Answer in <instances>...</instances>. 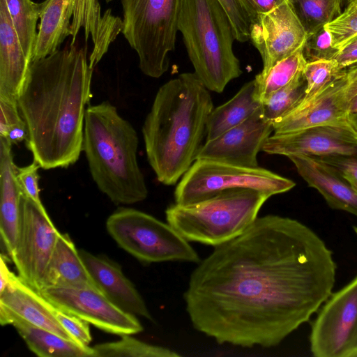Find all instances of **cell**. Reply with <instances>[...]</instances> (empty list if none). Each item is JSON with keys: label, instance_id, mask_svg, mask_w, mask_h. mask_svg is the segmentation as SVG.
<instances>
[{"label": "cell", "instance_id": "obj_41", "mask_svg": "<svg viewBox=\"0 0 357 357\" xmlns=\"http://www.w3.org/2000/svg\"><path fill=\"white\" fill-rule=\"evenodd\" d=\"M340 67L344 69L357 63V35L350 39L334 57Z\"/></svg>", "mask_w": 357, "mask_h": 357}, {"label": "cell", "instance_id": "obj_30", "mask_svg": "<svg viewBox=\"0 0 357 357\" xmlns=\"http://www.w3.org/2000/svg\"><path fill=\"white\" fill-rule=\"evenodd\" d=\"M307 35L337 16L336 0H287Z\"/></svg>", "mask_w": 357, "mask_h": 357}, {"label": "cell", "instance_id": "obj_32", "mask_svg": "<svg viewBox=\"0 0 357 357\" xmlns=\"http://www.w3.org/2000/svg\"><path fill=\"white\" fill-rule=\"evenodd\" d=\"M332 38V45L340 50L357 35V8L354 2L349 3L342 12L325 25Z\"/></svg>", "mask_w": 357, "mask_h": 357}, {"label": "cell", "instance_id": "obj_43", "mask_svg": "<svg viewBox=\"0 0 357 357\" xmlns=\"http://www.w3.org/2000/svg\"><path fill=\"white\" fill-rule=\"evenodd\" d=\"M13 272H11L8 266L7 257L1 255L0 262V291H3L8 285Z\"/></svg>", "mask_w": 357, "mask_h": 357}, {"label": "cell", "instance_id": "obj_33", "mask_svg": "<svg viewBox=\"0 0 357 357\" xmlns=\"http://www.w3.org/2000/svg\"><path fill=\"white\" fill-rule=\"evenodd\" d=\"M339 52L332 45L331 33L325 26L307 35L303 54L307 62L321 59H333Z\"/></svg>", "mask_w": 357, "mask_h": 357}, {"label": "cell", "instance_id": "obj_27", "mask_svg": "<svg viewBox=\"0 0 357 357\" xmlns=\"http://www.w3.org/2000/svg\"><path fill=\"white\" fill-rule=\"evenodd\" d=\"M9 14L23 51L31 62L38 32L36 24L43 2L31 0H5Z\"/></svg>", "mask_w": 357, "mask_h": 357}, {"label": "cell", "instance_id": "obj_23", "mask_svg": "<svg viewBox=\"0 0 357 357\" xmlns=\"http://www.w3.org/2000/svg\"><path fill=\"white\" fill-rule=\"evenodd\" d=\"M0 323L10 324L31 351L40 357H94L93 347L81 345L46 329L34 326L0 307Z\"/></svg>", "mask_w": 357, "mask_h": 357}, {"label": "cell", "instance_id": "obj_14", "mask_svg": "<svg viewBox=\"0 0 357 357\" xmlns=\"http://www.w3.org/2000/svg\"><path fill=\"white\" fill-rule=\"evenodd\" d=\"M273 130V123L264 118L260 108L238 126L205 141L197 159L258 167L257 154Z\"/></svg>", "mask_w": 357, "mask_h": 357}, {"label": "cell", "instance_id": "obj_37", "mask_svg": "<svg viewBox=\"0 0 357 357\" xmlns=\"http://www.w3.org/2000/svg\"><path fill=\"white\" fill-rule=\"evenodd\" d=\"M317 158L335 167L351 184L357 183V153L332 155Z\"/></svg>", "mask_w": 357, "mask_h": 357}, {"label": "cell", "instance_id": "obj_29", "mask_svg": "<svg viewBox=\"0 0 357 357\" xmlns=\"http://www.w3.org/2000/svg\"><path fill=\"white\" fill-rule=\"evenodd\" d=\"M305 91L306 81L303 73L261 102L262 116L272 123L284 117L301 105Z\"/></svg>", "mask_w": 357, "mask_h": 357}, {"label": "cell", "instance_id": "obj_25", "mask_svg": "<svg viewBox=\"0 0 357 357\" xmlns=\"http://www.w3.org/2000/svg\"><path fill=\"white\" fill-rule=\"evenodd\" d=\"M261 107L254 79L245 83L227 102L213 109L207 121L205 141L213 139L241 123Z\"/></svg>", "mask_w": 357, "mask_h": 357}, {"label": "cell", "instance_id": "obj_42", "mask_svg": "<svg viewBox=\"0 0 357 357\" xmlns=\"http://www.w3.org/2000/svg\"><path fill=\"white\" fill-rule=\"evenodd\" d=\"M27 137V128L25 122L23 121L10 128L6 137L3 138L7 139L13 145L19 144L22 141H26Z\"/></svg>", "mask_w": 357, "mask_h": 357}, {"label": "cell", "instance_id": "obj_11", "mask_svg": "<svg viewBox=\"0 0 357 357\" xmlns=\"http://www.w3.org/2000/svg\"><path fill=\"white\" fill-rule=\"evenodd\" d=\"M60 234L44 206L22 195L18 234L10 258L18 275L38 291Z\"/></svg>", "mask_w": 357, "mask_h": 357}, {"label": "cell", "instance_id": "obj_3", "mask_svg": "<svg viewBox=\"0 0 357 357\" xmlns=\"http://www.w3.org/2000/svg\"><path fill=\"white\" fill-rule=\"evenodd\" d=\"M194 73H185L158 89L143 126L147 160L159 182L175 185L204 145L213 104Z\"/></svg>", "mask_w": 357, "mask_h": 357}, {"label": "cell", "instance_id": "obj_4", "mask_svg": "<svg viewBox=\"0 0 357 357\" xmlns=\"http://www.w3.org/2000/svg\"><path fill=\"white\" fill-rule=\"evenodd\" d=\"M138 144L132 125L109 101L87 107L82 151L93 181L116 205L135 204L148 196L137 162Z\"/></svg>", "mask_w": 357, "mask_h": 357}, {"label": "cell", "instance_id": "obj_35", "mask_svg": "<svg viewBox=\"0 0 357 357\" xmlns=\"http://www.w3.org/2000/svg\"><path fill=\"white\" fill-rule=\"evenodd\" d=\"M55 315L62 326L77 343L89 347L91 342L90 324L56 306H55Z\"/></svg>", "mask_w": 357, "mask_h": 357}, {"label": "cell", "instance_id": "obj_12", "mask_svg": "<svg viewBox=\"0 0 357 357\" xmlns=\"http://www.w3.org/2000/svg\"><path fill=\"white\" fill-rule=\"evenodd\" d=\"M40 293L57 307L105 332L122 336L143 331L137 316L119 308L96 288L54 287Z\"/></svg>", "mask_w": 357, "mask_h": 357}, {"label": "cell", "instance_id": "obj_39", "mask_svg": "<svg viewBox=\"0 0 357 357\" xmlns=\"http://www.w3.org/2000/svg\"><path fill=\"white\" fill-rule=\"evenodd\" d=\"M346 98L349 115L357 113V63L345 68Z\"/></svg>", "mask_w": 357, "mask_h": 357}, {"label": "cell", "instance_id": "obj_2", "mask_svg": "<svg viewBox=\"0 0 357 357\" xmlns=\"http://www.w3.org/2000/svg\"><path fill=\"white\" fill-rule=\"evenodd\" d=\"M93 70L86 45L70 44L31 62L17 106L26 146L41 168H67L79 159Z\"/></svg>", "mask_w": 357, "mask_h": 357}, {"label": "cell", "instance_id": "obj_19", "mask_svg": "<svg viewBox=\"0 0 357 357\" xmlns=\"http://www.w3.org/2000/svg\"><path fill=\"white\" fill-rule=\"evenodd\" d=\"M309 186L317 190L333 208L357 216V190L333 166L315 156H288Z\"/></svg>", "mask_w": 357, "mask_h": 357}, {"label": "cell", "instance_id": "obj_46", "mask_svg": "<svg viewBox=\"0 0 357 357\" xmlns=\"http://www.w3.org/2000/svg\"><path fill=\"white\" fill-rule=\"evenodd\" d=\"M357 190V183L351 184Z\"/></svg>", "mask_w": 357, "mask_h": 357}, {"label": "cell", "instance_id": "obj_44", "mask_svg": "<svg viewBox=\"0 0 357 357\" xmlns=\"http://www.w3.org/2000/svg\"><path fill=\"white\" fill-rule=\"evenodd\" d=\"M349 122L351 128L357 133V113L349 115Z\"/></svg>", "mask_w": 357, "mask_h": 357}, {"label": "cell", "instance_id": "obj_38", "mask_svg": "<svg viewBox=\"0 0 357 357\" xmlns=\"http://www.w3.org/2000/svg\"><path fill=\"white\" fill-rule=\"evenodd\" d=\"M0 137H5L10 128L22 122L17 101L0 98Z\"/></svg>", "mask_w": 357, "mask_h": 357}, {"label": "cell", "instance_id": "obj_7", "mask_svg": "<svg viewBox=\"0 0 357 357\" xmlns=\"http://www.w3.org/2000/svg\"><path fill=\"white\" fill-rule=\"evenodd\" d=\"M122 31L146 76L159 78L175 49L183 0H121Z\"/></svg>", "mask_w": 357, "mask_h": 357}, {"label": "cell", "instance_id": "obj_1", "mask_svg": "<svg viewBox=\"0 0 357 357\" xmlns=\"http://www.w3.org/2000/svg\"><path fill=\"white\" fill-rule=\"evenodd\" d=\"M335 273L331 251L307 226L257 217L198 263L183 294L185 309L194 328L218 344L270 348L319 310Z\"/></svg>", "mask_w": 357, "mask_h": 357}, {"label": "cell", "instance_id": "obj_26", "mask_svg": "<svg viewBox=\"0 0 357 357\" xmlns=\"http://www.w3.org/2000/svg\"><path fill=\"white\" fill-rule=\"evenodd\" d=\"M303 47L277 63L267 73H259L255 76L257 95L261 102L303 73L307 63Z\"/></svg>", "mask_w": 357, "mask_h": 357}, {"label": "cell", "instance_id": "obj_10", "mask_svg": "<svg viewBox=\"0 0 357 357\" xmlns=\"http://www.w3.org/2000/svg\"><path fill=\"white\" fill-rule=\"evenodd\" d=\"M310 342L316 357H357V276L321 305Z\"/></svg>", "mask_w": 357, "mask_h": 357}, {"label": "cell", "instance_id": "obj_40", "mask_svg": "<svg viewBox=\"0 0 357 357\" xmlns=\"http://www.w3.org/2000/svg\"><path fill=\"white\" fill-rule=\"evenodd\" d=\"M284 0H242L251 24L261 15L268 13Z\"/></svg>", "mask_w": 357, "mask_h": 357}, {"label": "cell", "instance_id": "obj_21", "mask_svg": "<svg viewBox=\"0 0 357 357\" xmlns=\"http://www.w3.org/2000/svg\"><path fill=\"white\" fill-rule=\"evenodd\" d=\"M30 61L14 29L5 0H0V98L17 101Z\"/></svg>", "mask_w": 357, "mask_h": 357}, {"label": "cell", "instance_id": "obj_22", "mask_svg": "<svg viewBox=\"0 0 357 357\" xmlns=\"http://www.w3.org/2000/svg\"><path fill=\"white\" fill-rule=\"evenodd\" d=\"M12 144L0 137V231L1 241L10 257L18 234L22 191L17 178Z\"/></svg>", "mask_w": 357, "mask_h": 357}, {"label": "cell", "instance_id": "obj_5", "mask_svg": "<svg viewBox=\"0 0 357 357\" xmlns=\"http://www.w3.org/2000/svg\"><path fill=\"white\" fill-rule=\"evenodd\" d=\"M178 28L194 73L208 90L222 93L242 74L231 21L218 0H183Z\"/></svg>", "mask_w": 357, "mask_h": 357}, {"label": "cell", "instance_id": "obj_20", "mask_svg": "<svg viewBox=\"0 0 357 357\" xmlns=\"http://www.w3.org/2000/svg\"><path fill=\"white\" fill-rule=\"evenodd\" d=\"M73 11L71 45L75 44L80 29H84L85 40L91 37L93 43L89 63L93 69L121 33L122 20L110 9L102 14L99 0H73Z\"/></svg>", "mask_w": 357, "mask_h": 357}, {"label": "cell", "instance_id": "obj_18", "mask_svg": "<svg viewBox=\"0 0 357 357\" xmlns=\"http://www.w3.org/2000/svg\"><path fill=\"white\" fill-rule=\"evenodd\" d=\"M0 307L24 321L75 342L55 315V305L38 290L13 273L6 288L0 291Z\"/></svg>", "mask_w": 357, "mask_h": 357}, {"label": "cell", "instance_id": "obj_17", "mask_svg": "<svg viewBox=\"0 0 357 357\" xmlns=\"http://www.w3.org/2000/svg\"><path fill=\"white\" fill-rule=\"evenodd\" d=\"M79 252L96 288L112 303L126 312L153 320L144 300L118 263L84 250Z\"/></svg>", "mask_w": 357, "mask_h": 357}, {"label": "cell", "instance_id": "obj_6", "mask_svg": "<svg viewBox=\"0 0 357 357\" xmlns=\"http://www.w3.org/2000/svg\"><path fill=\"white\" fill-rule=\"evenodd\" d=\"M271 196L248 188L222 191L199 202L167 207V223L188 241L216 247L241 234Z\"/></svg>", "mask_w": 357, "mask_h": 357}, {"label": "cell", "instance_id": "obj_49", "mask_svg": "<svg viewBox=\"0 0 357 357\" xmlns=\"http://www.w3.org/2000/svg\"><path fill=\"white\" fill-rule=\"evenodd\" d=\"M105 1H107V2H109V1H112V0H105Z\"/></svg>", "mask_w": 357, "mask_h": 357}, {"label": "cell", "instance_id": "obj_36", "mask_svg": "<svg viewBox=\"0 0 357 357\" xmlns=\"http://www.w3.org/2000/svg\"><path fill=\"white\" fill-rule=\"evenodd\" d=\"M40 165L33 161L27 166L17 167V178L23 195L29 197L39 205L42 204L38 186Z\"/></svg>", "mask_w": 357, "mask_h": 357}, {"label": "cell", "instance_id": "obj_9", "mask_svg": "<svg viewBox=\"0 0 357 357\" xmlns=\"http://www.w3.org/2000/svg\"><path fill=\"white\" fill-rule=\"evenodd\" d=\"M295 185L292 180L259 166L243 167L197 159L177 184L174 200L176 204L190 205L236 188L252 189L271 197L287 192Z\"/></svg>", "mask_w": 357, "mask_h": 357}, {"label": "cell", "instance_id": "obj_31", "mask_svg": "<svg viewBox=\"0 0 357 357\" xmlns=\"http://www.w3.org/2000/svg\"><path fill=\"white\" fill-rule=\"evenodd\" d=\"M342 70L334 59L307 62L303 69V75L306 81L305 96L299 106L314 98L335 79Z\"/></svg>", "mask_w": 357, "mask_h": 357}, {"label": "cell", "instance_id": "obj_48", "mask_svg": "<svg viewBox=\"0 0 357 357\" xmlns=\"http://www.w3.org/2000/svg\"><path fill=\"white\" fill-rule=\"evenodd\" d=\"M352 2H354V3H355V5H356V8H357V0H355V1H352Z\"/></svg>", "mask_w": 357, "mask_h": 357}, {"label": "cell", "instance_id": "obj_45", "mask_svg": "<svg viewBox=\"0 0 357 357\" xmlns=\"http://www.w3.org/2000/svg\"><path fill=\"white\" fill-rule=\"evenodd\" d=\"M346 0H336L337 16L342 12L345 6Z\"/></svg>", "mask_w": 357, "mask_h": 357}, {"label": "cell", "instance_id": "obj_28", "mask_svg": "<svg viewBox=\"0 0 357 357\" xmlns=\"http://www.w3.org/2000/svg\"><path fill=\"white\" fill-rule=\"evenodd\" d=\"M119 340L93 347L94 357H178L180 354L167 347L139 340L130 335Z\"/></svg>", "mask_w": 357, "mask_h": 357}, {"label": "cell", "instance_id": "obj_34", "mask_svg": "<svg viewBox=\"0 0 357 357\" xmlns=\"http://www.w3.org/2000/svg\"><path fill=\"white\" fill-rule=\"evenodd\" d=\"M225 10L233 28L235 39L250 40L251 20L242 0H218Z\"/></svg>", "mask_w": 357, "mask_h": 357}, {"label": "cell", "instance_id": "obj_15", "mask_svg": "<svg viewBox=\"0 0 357 357\" xmlns=\"http://www.w3.org/2000/svg\"><path fill=\"white\" fill-rule=\"evenodd\" d=\"M272 155L326 156L357 153V133L352 128L334 126L311 127L271 135L262 150Z\"/></svg>", "mask_w": 357, "mask_h": 357}, {"label": "cell", "instance_id": "obj_13", "mask_svg": "<svg viewBox=\"0 0 357 357\" xmlns=\"http://www.w3.org/2000/svg\"><path fill=\"white\" fill-rule=\"evenodd\" d=\"M307 33L287 0L259 15L250 26V38L267 73L277 63L303 47Z\"/></svg>", "mask_w": 357, "mask_h": 357}, {"label": "cell", "instance_id": "obj_8", "mask_svg": "<svg viewBox=\"0 0 357 357\" xmlns=\"http://www.w3.org/2000/svg\"><path fill=\"white\" fill-rule=\"evenodd\" d=\"M106 228L119 247L144 263L201 261L172 226L143 211L120 207L108 217Z\"/></svg>", "mask_w": 357, "mask_h": 357}, {"label": "cell", "instance_id": "obj_16", "mask_svg": "<svg viewBox=\"0 0 357 357\" xmlns=\"http://www.w3.org/2000/svg\"><path fill=\"white\" fill-rule=\"evenodd\" d=\"M346 87L344 68L311 100L274 121V134H286L321 126L352 128L349 122Z\"/></svg>", "mask_w": 357, "mask_h": 357}, {"label": "cell", "instance_id": "obj_47", "mask_svg": "<svg viewBox=\"0 0 357 357\" xmlns=\"http://www.w3.org/2000/svg\"><path fill=\"white\" fill-rule=\"evenodd\" d=\"M354 231H355L356 234H357V227H354Z\"/></svg>", "mask_w": 357, "mask_h": 357}, {"label": "cell", "instance_id": "obj_24", "mask_svg": "<svg viewBox=\"0 0 357 357\" xmlns=\"http://www.w3.org/2000/svg\"><path fill=\"white\" fill-rule=\"evenodd\" d=\"M54 287L96 288L79 250L68 234L59 235L44 273L40 291Z\"/></svg>", "mask_w": 357, "mask_h": 357}]
</instances>
